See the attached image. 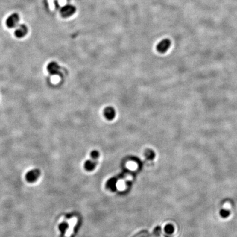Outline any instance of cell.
Returning a JSON list of instances; mask_svg holds the SVG:
<instances>
[{"instance_id":"obj_1","label":"cell","mask_w":237,"mask_h":237,"mask_svg":"<svg viewBox=\"0 0 237 237\" xmlns=\"http://www.w3.org/2000/svg\"><path fill=\"white\" fill-rule=\"evenodd\" d=\"M41 175V171L38 168H34L28 171L25 174L26 181L29 183L36 182Z\"/></svg>"},{"instance_id":"obj_2","label":"cell","mask_w":237,"mask_h":237,"mask_svg":"<svg viewBox=\"0 0 237 237\" xmlns=\"http://www.w3.org/2000/svg\"><path fill=\"white\" fill-rule=\"evenodd\" d=\"M19 19V16L17 13L12 14L7 19V26L9 28H16L18 24Z\"/></svg>"},{"instance_id":"obj_3","label":"cell","mask_w":237,"mask_h":237,"mask_svg":"<svg viewBox=\"0 0 237 237\" xmlns=\"http://www.w3.org/2000/svg\"><path fill=\"white\" fill-rule=\"evenodd\" d=\"M75 12L76 8L75 7L70 4H67L61 8L60 14L64 18H68L72 16L75 13Z\"/></svg>"},{"instance_id":"obj_4","label":"cell","mask_w":237,"mask_h":237,"mask_svg":"<svg viewBox=\"0 0 237 237\" xmlns=\"http://www.w3.org/2000/svg\"><path fill=\"white\" fill-rule=\"evenodd\" d=\"M171 41L168 39L162 40L157 46V50L160 53H165L167 52L171 46Z\"/></svg>"},{"instance_id":"obj_5","label":"cell","mask_w":237,"mask_h":237,"mask_svg":"<svg viewBox=\"0 0 237 237\" xmlns=\"http://www.w3.org/2000/svg\"><path fill=\"white\" fill-rule=\"evenodd\" d=\"M48 72L52 75H57L60 72V66L58 64L55 62H51L49 63L47 66Z\"/></svg>"},{"instance_id":"obj_6","label":"cell","mask_w":237,"mask_h":237,"mask_svg":"<svg viewBox=\"0 0 237 237\" xmlns=\"http://www.w3.org/2000/svg\"><path fill=\"white\" fill-rule=\"evenodd\" d=\"M28 32V29L27 26L24 24H21L15 30L14 34L15 36L18 38H22L26 35Z\"/></svg>"},{"instance_id":"obj_7","label":"cell","mask_w":237,"mask_h":237,"mask_svg":"<svg viewBox=\"0 0 237 237\" xmlns=\"http://www.w3.org/2000/svg\"><path fill=\"white\" fill-rule=\"evenodd\" d=\"M104 115L108 120H113L116 116L115 109L112 107H108L105 108L104 110Z\"/></svg>"},{"instance_id":"obj_8","label":"cell","mask_w":237,"mask_h":237,"mask_svg":"<svg viewBox=\"0 0 237 237\" xmlns=\"http://www.w3.org/2000/svg\"><path fill=\"white\" fill-rule=\"evenodd\" d=\"M220 216L223 218H227L230 215V211L228 210H226V209H222L221 210L220 212Z\"/></svg>"},{"instance_id":"obj_9","label":"cell","mask_w":237,"mask_h":237,"mask_svg":"<svg viewBox=\"0 0 237 237\" xmlns=\"http://www.w3.org/2000/svg\"><path fill=\"white\" fill-rule=\"evenodd\" d=\"M165 230L167 233L171 234L173 233V232L174 231V227H173L172 225L168 224L165 227Z\"/></svg>"},{"instance_id":"obj_10","label":"cell","mask_w":237,"mask_h":237,"mask_svg":"<svg viewBox=\"0 0 237 237\" xmlns=\"http://www.w3.org/2000/svg\"><path fill=\"white\" fill-rule=\"evenodd\" d=\"M145 155L148 159L153 158V157H154V153L151 150H147L145 151Z\"/></svg>"},{"instance_id":"obj_11","label":"cell","mask_w":237,"mask_h":237,"mask_svg":"<svg viewBox=\"0 0 237 237\" xmlns=\"http://www.w3.org/2000/svg\"><path fill=\"white\" fill-rule=\"evenodd\" d=\"M66 224H66V223H62V224H60L59 230H61V232H64L66 230V228H67V226H68V225Z\"/></svg>"}]
</instances>
